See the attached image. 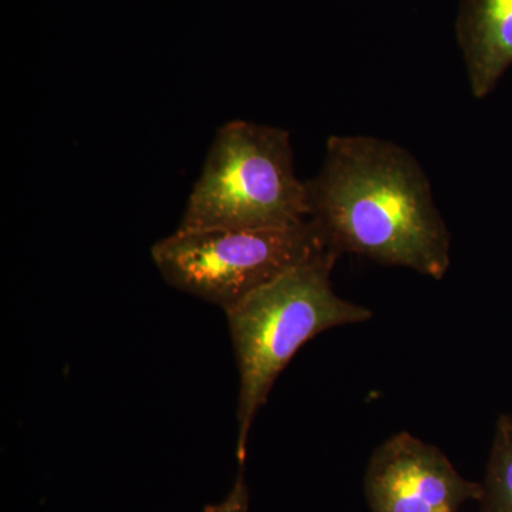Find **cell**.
Masks as SVG:
<instances>
[{"label": "cell", "instance_id": "obj_1", "mask_svg": "<svg viewBox=\"0 0 512 512\" xmlns=\"http://www.w3.org/2000/svg\"><path fill=\"white\" fill-rule=\"evenodd\" d=\"M308 185L311 217L339 255L402 266L441 281L451 237L429 178L406 150L372 136H333Z\"/></svg>", "mask_w": 512, "mask_h": 512}, {"label": "cell", "instance_id": "obj_2", "mask_svg": "<svg viewBox=\"0 0 512 512\" xmlns=\"http://www.w3.org/2000/svg\"><path fill=\"white\" fill-rule=\"evenodd\" d=\"M339 255L292 269L225 312L239 370L237 456L247 458L256 414L289 362L313 338L373 318L366 306L333 291Z\"/></svg>", "mask_w": 512, "mask_h": 512}, {"label": "cell", "instance_id": "obj_3", "mask_svg": "<svg viewBox=\"0 0 512 512\" xmlns=\"http://www.w3.org/2000/svg\"><path fill=\"white\" fill-rule=\"evenodd\" d=\"M311 217L308 185L284 128L234 120L218 128L180 231L279 228Z\"/></svg>", "mask_w": 512, "mask_h": 512}, {"label": "cell", "instance_id": "obj_4", "mask_svg": "<svg viewBox=\"0 0 512 512\" xmlns=\"http://www.w3.org/2000/svg\"><path fill=\"white\" fill-rule=\"evenodd\" d=\"M151 255L168 285L228 312L292 269L339 254L308 218L279 228L177 229Z\"/></svg>", "mask_w": 512, "mask_h": 512}, {"label": "cell", "instance_id": "obj_5", "mask_svg": "<svg viewBox=\"0 0 512 512\" xmlns=\"http://www.w3.org/2000/svg\"><path fill=\"white\" fill-rule=\"evenodd\" d=\"M365 494L372 512H460L480 503L483 485L461 476L439 447L402 431L370 456Z\"/></svg>", "mask_w": 512, "mask_h": 512}, {"label": "cell", "instance_id": "obj_6", "mask_svg": "<svg viewBox=\"0 0 512 512\" xmlns=\"http://www.w3.org/2000/svg\"><path fill=\"white\" fill-rule=\"evenodd\" d=\"M456 32L471 93L484 99L512 66V0H464Z\"/></svg>", "mask_w": 512, "mask_h": 512}, {"label": "cell", "instance_id": "obj_7", "mask_svg": "<svg viewBox=\"0 0 512 512\" xmlns=\"http://www.w3.org/2000/svg\"><path fill=\"white\" fill-rule=\"evenodd\" d=\"M480 500V512H512V416L503 414L495 427Z\"/></svg>", "mask_w": 512, "mask_h": 512}, {"label": "cell", "instance_id": "obj_8", "mask_svg": "<svg viewBox=\"0 0 512 512\" xmlns=\"http://www.w3.org/2000/svg\"><path fill=\"white\" fill-rule=\"evenodd\" d=\"M249 508V491L244 477L239 476L237 483L229 491L225 500L218 504H210L202 512H247Z\"/></svg>", "mask_w": 512, "mask_h": 512}]
</instances>
